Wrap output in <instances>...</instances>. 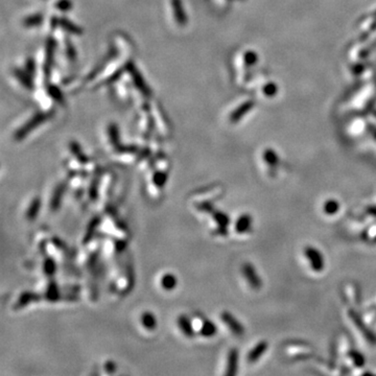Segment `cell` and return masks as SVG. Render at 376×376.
<instances>
[{
  "instance_id": "1",
  "label": "cell",
  "mask_w": 376,
  "mask_h": 376,
  "mask_svg": "<svg viewBox=\"0 0 376 376\" xmlns=\"http://www.w3.org/2000/svg\"><path fill=\"white\" fill-rule=\"evenodd\" d=\"M304 258L310 269L315 273H321L325 269V259L322 252L314 246H306L303 250Z\"/></svg>"
},
{
  "instance_id": "2",
  "label": "cell",
  "mask_w": 376,
  "mask_h": 376,
  "mask_svg": "<svg viewBox=\"0 0 376 376\" xmlns=\"http://www.w3.org/2000/svg\"><path fill=\"white\" fill-rule=\"evenodd\" d=\"M242 272L251 289L259 290L261 287H263V281H261V278L258 276L257 272L252 264H249V263L244 264L242 267Z\"/></svg>"
},
{
  "instance_id": "3",
  "label": "cell",
  "mask_w": 376,
  "mask_h": 376,
  "mask_svg": "<svg viewBox=\"0 0 376 376\" xmlns=\"http://www.w3.org/2000/svg\"><path fill=\"white\" fill-rule=\"evenodd\" d=\"M221 319L224 324L227 325V327L230 329V332L233 333L235 336H244V326L231 313L223 312L221 315Z\"/></svg>"
},
{
  "instance_id": "4",
  "label": "cell",
  "mask_w": 376,
  "mask_h": 376,
  "mask_svg": "<svg viewBox=\"0 0 376 376\" xmlns=\"http://www.w3.org/2000/svg\"><path fill=\"white\" fill-rule=\"evenodd\" d=\"M252 228H253V219H252V215H250L249 213H243L239 215L234 225L235 232L238 234L249 233L250 231H252Z\"/></svg>"
},
{
  "instance_id": "5",
  "label": "cell",
  "mask_w": 376,
  "mask_h": 376,
  "mask_svg": "<svg viewBox=\"0 0 376 376\" xmlns=\"http://www.w3.org/2000/svg\"><path fill=\"white\" fill-rule=\"evenodd\" d=\"M268 348H269V344L267 343L266 341L258 342V343L249 351L248 356H247L248 363L254 364V363L258 362L261 359V357L265 355Z\"/></svg>"
},
{
  "instance_id": "6",
  "label": "cell",
  "mask_w": 376,
  "mask_h": 376,
  "mask_svg": "<svg viewBox=\"0 0 376 376\" xmlns=\"http://www.w3.org/2000/svg\"><path fill=\"white\" fill-rule=\"evenodd\" d=\"M238 366V352L236 349H231L228 353V363H227V375H235L237 372Z\"/></svg>"
},
{
  "instance_id": "7",
  "label": "cell",
  "mask_w": 376,
  "mask_h": 376,
  "mask_svg": "<svg viewBox=\"0 0 376 376\" xmlns=\"http://www.w3.org/2000/svg\"><path fill=\"white\" fill-rule=\"evenodd\" d=\"M341 208V205L336 199H327L322 205V211L327 216L336 215Z\"/></svg>"
},
{
  "instance_id": "8",
  "label": "cell",
  "mask_w": 376,
  "mask_h": 376,
  "mask_svg": "<svg viewBox=\"0 0 376 376\" xmlns=\"http://www.w3.org/2000/svg\"><path fill=\"white\" fill-rule=\"evenodd\" d=\"M178 325L179 328L183 335L187 338H192L195 336V330L189 321V319L186 316H180L178 318Z\"/></svg>"
},
{
  "instance_id": "9",
  "label": "cell",
  "mask_w": 376,
  "mask_h": 376,
  "mask_svg": "<svg viewBox=\"0 0 376 376\" xmlns=\"http://www.w3.org/2000/svg\"><path fill=\"white\" fill-rule=\"evenodd\" d=\"M141 324L142 326L146 329V330H150V332H153V330H155L157 328V319L155 317V315L151 312H145L141 315Z\"/></svg>"
},
{
  "instance_id": "10",
  "label": "cell",
  "mask_w": 376,
  "mask_h": 376,
  "mask_svg": "<svg viewBox=\"0 0 376 376\" xmlns=\"http://www.w3.org/2000/svg\"><path fill=\"white\" fill-rule=\"evenodd\" d=\"M213 220L215 221L216 224L219 225L218 232L219 233H225L226 228L230 223L229 216H228L226 213H224L222 211H216V212L213 213Z\"/></svg>"
},
{
  "instance_id": "11",
  "label": "cell",
  "mask_w": 376,
  "mask_h": 376,
  "mask_svg": "<svg viewBox=\"0 0 376 376\" xmlns=\"http://www.w3.org/2000/svg\"><path fill=\"white\" fill-rule=\"evenodd\" d=\"M200 335L204 338H212L218 333V328H216L215 324L210 320H205L200 328Z\"/></svg>"
},
{
  "instance_id": "12",
  "label": "cell",
  "mask_w": 376,
  "mask_h": 376,
  "mask_svg": "<svg viewBox=\"0 0 376 376\" xmlns=\"http://www.w3.org/2000/svg\"><path fill=\"white\" fill-rule=\"evenodd\" d=\"M177 277L174 274H170V273L164 274L161 278V287L165 291H173L177 287Z\"/></svg>"
},
{
  "instance_id": "13",
  "label": "cell",
  "mask_w": 376,
  "mask_h": 376,
  "mask_svg": "<svg viewBox=\"0 0 376 376\" xmlns=\"http://www.w3.org/2000/svg\"><path fill=\"white\" fill-rule=\"evenodd\" d=\"M40 207H41V200L40 198H35L32 199L29 207L27 209V212H26V218L30 221L35 220L36 216L40 210Z\"/></svg>"
},
{
  "instance_id": "14",
  "label": "cell",
  "mask_w": 376,
  "mask_h": 376,
  "mask_svg": "<svg viewBox=\"0 0 376 376\" xmlns=\"http://www.w3.org/2000/svg\"><path fill=\"white\" fill-rule=\"evenodd\" d=\"M38 298H39L38 295H36V294L23 293L20 296V298L18 299V301L16 303V307H17V309H21V307L26 306L27 304H29L32 301L38 300Z\"/></svg>"
},
{
  "instance_id": "15",
  "label": "cell",
  "mask_w": 376,
  "mask_h": 376,
  "mask_svg": "<svg viewBox=\"0 0 376 376\" xmlns=\"http://www.w3.org/2000/svg\"><path fill=\"white\" fill-rule=\"evenodd\" d=\"M64 190H65V185L61 184L53 192V196H52L51 202H50V206H51L52 210H56V209H58V207L60 206V203H61V200H62V197H63Z\"/></svg>"
},
{
  "instance_id": "16",
  "label": "cell",
  "mask_w": 376,
  "mask_h": 376,
  "mask_svg": "<svg viewBox=\"0 0 376 376\" xmlns=\"http://www.w3.org/2000/svg\"><path fill=\"white\" fill-rule=\"evenodd\" d=\"M60 297V293H59V288L56 286L55 282H50L48 284V288L46 290V298L49 301H56Z\"/></svg>"
},
{
  "instance_id": "17",
  "label": "cell",
  "mask_w": 376,
  "mask_h": 376,
  "mask_svg": "<svg viewBox=\"0 0 376 376\" xmlns=\"http://www.w3.org/2000/svg\"><path fill=\"white\" fill-rule=\"evenodd\" d=\"M43 269H44V273L48 276H52L54 273H55V270H56V265H55V261L51 258V257H48L44 260V264H43Z\"/></svg>"
},
{
  "instance_id": "18",
  "label": "cell",
  "mask_w": 376,
  "mask_h": 376,
  "mask_svg": "<svg viewBox=\"0 0 376 376\" xmlns=\"http://www.w3.org/2000/svg\"><path fill=\"white\" fill-rule=\"evenodd\" d=\"M166 180H167V176L163 173H157V174H155V176L153 178L155 185L159 188H161V187L164 186Z\"/></svg>"
},
{
  "instance_id": "19",
  "label": "cell",
  "mask_w": 376,
  "mask_h": 376,
  "mask_svg": "<svg viewBox=\"0 0 376 376\" xmlns=\"http://www.w3.org/2000/svg\"><path fill=\"white\" fill-rule=\"evenodd\" d=\"M105 370H106L107 372H109V373L115 372V370H116V365L114 364L113 362L109 361V362H107L106 365H105Z\"/></svg>"
}]
</instances>
